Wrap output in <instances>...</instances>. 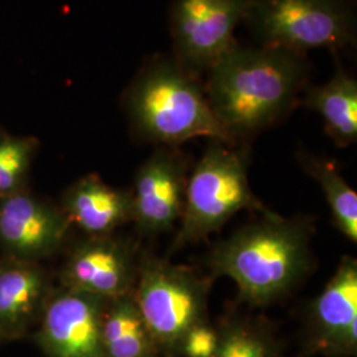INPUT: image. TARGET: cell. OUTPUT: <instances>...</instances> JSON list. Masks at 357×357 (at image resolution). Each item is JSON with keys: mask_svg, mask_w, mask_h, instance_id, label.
<instances>
[{"mask_svg": "<svg viewBox=\"0 0 357 357\" xmlns=\"http://www.w3.org/2000/svg\"><path fill=\"white\" fill-rule=\"evenodd\" d=\"M308 69L303 53L234 45L209 69L206 100L231 141L248 138L290 112Z\"/></svg>", "mask_w": 357, "mask_h": 357, "instance_id": "1", "label": "cell"}, {"mask_svg": "<svg viewBox=\"0 0 357 357\" xmlns=\"http://www.w3.org/2000/svg\"><path fill=\"white\" fill-rule=\"evenodd\" d=\"M208 262L213 277L234 281L243 302L266 306L286 296L310 271V225L268 211L261 221L217 243Z\"/></svg>", "mask_w": 357, "mask_h": 357, "instance_id": "2", "label": "cell"}, {"mask_svg": "<svg viewBox=\"0 0 357 357\" xmlns=\"http://www.w3.org/2000/svg\"><path fill=\"white\" fill-rule=\"evenodd\" d=\"M134 130L146 141L175 147L197 137L234 143L221 128L195 76L176 60H153L126 93Z\"/></svg>", "mask_w": 357, "mask_h": 357, "instance_id": "3", "label": "cell"}, {"mask_svg": "<svg viewBox=\"0 0 357 357\" xmlns=\"http://www.w3.org/2000/svg\"><path fill=\"white\" fill-rule=\"evenodd\" d=\"M233 144L212 139L195 166L187 181L174 249L208 237L243 209L268 211L249 185L245 153Z\"/></svg>", "mask_w": 357, "mask_h": 357, "instance_id": "4", "label": "cell"}, {"mask_svg": "<svg viewBox=\"0 0 357 357\" xmlns=\"http://www.w3.org/2000/svg\"><path fill=\"white\" fill-rule=\"evenodd\" d=\"M211 286L193 268L156 257L142 261L132 294L159 351H178L185 333L204 321Z\"/></svg>", "mask_w": 357, "mask_h": 357, "instance_id": "5", "label": "cell"}, {"mask_svg": "<svg viewBox=\"0 0 357 357\" xmlns=\"http://www.w3.org/2000/svg\"><path fill=\"white\" fill-rule=\"evenodd\" d=\"M245 20L264 47L296 53L345 48L355 40L352 15L342 0H250Z\"/></svg>", "mask_w": 357, "mask_h": 357, "instance_id": "6", "label": "cell"}, {"mask_svg": "<svg viewBox=\"0 0 357 357\" xmlns=\"http://www.w3.org/2000/svg\"><path fill=\"white\" fill-rule=\"evenodd\" d=\"M249 6L250 0H176L171 33L178 64L192 76L209 70L236 45L233 32Z\"/></svg>", "mask_w": 357, "mask_h": 357, "instance_id": "7", "label": "cell"}, {"mask_svg": "<svg viewBox=\"0 0 357 357\" xmlns=\"http://www.w3.org/2000/svg\"><path fill=\"white\" fill-rule=\"evenodd\" d=\"M107 301L63 287L41 314L38 342L50 357H105L102 317Z\"/></svg>", "mask_w": 357, "mask_h": 357, "instance_id": "8", "label": "cell"}, {"mask_svg": "<svg viewBox=\"0 0 357 357\" xmlns=\"http://www.w3.org/2000/svg\"><path fill=\"white\" fill-rule=\"evenodd\" d=\"M187 160L183 153L163 147L142 165L131 193L132 221L142 233L156 236L172 229L181 217Z\"/></svg>", "mask_w": 357, "mask_h": 357, "instance_id": "9", "label": "cell"}, {"mask_svg": "<svg viewBox=\"0 0 357 357\" xmlns=\"http://www.w3.org/2000/svg\"><path fill=\"white\" fill-rule=\"evenodd\" d=\"M138 266L131 243L112 234L90 237L70 252L60 280L65 289L112 301L132 293Z\"/></svg>", "mask_w": 357, "mask_h": 357, "instance_id": "10", "label": "cell"}, {"mask_svg": "<svg viewBox=\"0 0 357 357\" xmlns=\"http://www.w3.org/2000/svg\"><path fill=\"white\" fill-rule=\"evenodd\" d=\"M70 221L63 211L28 192L0 197V243L8 257L38 262L64 243Z\"/></svg>", "mask_w": 357, "mask_h": 357, "instance_id": "11", "label": "cell"}, {"mask_svg": "<svg viewBox=\"0 0 357 357\" xmlns=\"http://www.w3.org/2000/svg\"><path fill=\"white\" fill-rule=\"evenodd\" d=\"M311 342L328 356L357 351V262L344 257L310 310Z\"/></svg>", "mask_w": 357, "mask_h": 357, "instance_id": "12", "label": "cell"}, {"mask_svg": "<svg viewBox=\"0 0 357 357\" xmlns=\"http://www.w3.org/2000/svg\"><path fill=\"white\" fill-rule=\"evenodd\" d=\"M53 293L38 262L13 257L0 259V337L15 339L41 318Z\"/></svg>", "mask_w": 357, "mask_h": 357, "instance_id": "13", "label": "cell"}, {"mask_svg": "<svg viewBox=\"0 0 357 357\" xmlns=\"http://www.w3.org/2000/svg\"><path fill=\"white\" fill-rule=\"evenodd\" d=\"M63 212L90 237L109 236L132 221L131 193L103 183L97 175L79 178L63 199Z\"/></svg>", "mask_w": 357, "mask_h": 357, "instance_id": "14", "label": "cell"}, {"mask_svg": "<svg viewBox=\"0 0 357 357\" xmlns=\"http://www.w3.org/2000/svg\"><path fill=\"white\" fill-rule=\"evenodd\" d=\"M307 107L319 113L332 141L347 147L357 139V82L342 66L331 79L307 90Z\"/></svg>", "mask_w": 357, "mask_h": 357, "instance_id": "15", "label": "cell"}, {"mask_svg": "<svg viewBox=\"0 0 357 357\" xmlns=\"http://www.w3.org/2000/svg\"><path fill=\"white\" fill-rule=\"evenodd\" d=\"M105 357H155L158 347L142 317L134 294L107 301L102 317Z\"/></svg>", "mask_w": 357, "mask_h": 357, "instance_id": "16", "label": "cell"}, {"mask_svg": "<svg viewBox=\"0 0 357 357\" xmlns=\"http://www.w3.org/2000/svg\"><path fill=\"white\" fill-rule=\"evenodd\" d=\"M298 160L323 190L336 228L351 243H357V195L331 163L301 151Z\"/></svg>", "mask_w": 357, "mask_h": 357, "instance_id": "17", "label": "cell"}, {"mask_svg": "<svg viewBox=\"0 0 357 357\" xmlns=\"http://www.w3.org/2000/svg\"><path fill=\"white\" fill-rule=\"evenodd\" d=\"M38 142L0 130V197L24 190Z\"/></svg>", "mask_w": 357, "mask_h": 357, "instance_id": "18", "label": "cell"}, {"mask_svg": "<svg viewBox=\"0 0 357 357\" xmlns=\"http://www.w3.org/2000/svg\"><path fill=\"white\" fill-rule=\"evenodd\" d=\"M278 348L268 328L252 321H234L218 331L213 357H277Z\"/></svg>", "mask_w": 357, "mask_h": 357, "instance_id": "19", "label": "cell"}, {"mask_svg": "<svg viewBox=\"0 0 357 357\" xmlns=\"http://www.w3.org/2000/svg\"><path fill=\"white\" fill-rule=\"evenodd\" d=\"M218 347V331L202 321L185 333L180 351L187 357H213Z\"/></svg>", "mask_w": 357, "mask_h": 357, "instance_id": "20", "label": "cell"}]
</instances>
